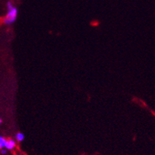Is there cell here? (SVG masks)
<instances>
[{"instance_id":"cell-1","label":"cell","mask_w":155,"mask_h":155,"mask_svg":"<svg viewBox=\"0 0 155 155\" xmlns=\"http://www.w3.org/2000/svg\"><path fill=\"white\" fill-rule=\"evenodd\" d=\"M18 16V10L15 7H13L11 10H8V14L4 19L5 24L10 25L13 22H15Z\"/></svg>"},{"instance_id":"cell-2","label":"cell","mask_w":155,"mask_h":155,"mask_svg":"<svg viewBox=\"0 0 155 155\" xmlns=\"http://www.w3.org/2000/svg\"><path fill=\"white\" fill-rule=\"evenodd\" d=\"M16 143L14 140L12 139H10V140H6V144H5V147H6L7 150H12L15 148Z\"/></svg>"},{"instance_id":"cell-3","label":"cell","mask_w":155,"mask_h":155,"mask_svg":"<svg viewBox=\"0 0 155 155\" xmlns=\"http://www.w3.org/2000/svg\"><path fill=\"white\" fill-rule=\"evenodd\" d=\"M16 139H17V140L19 141V142H21V141L24 140L25 136L22 133H18L16 135Z\"/></svg>"},{"instance_id":"cell-4","label":"cell","mask_w":155,"mask_h":155,"mask_svg":"<svg viewBox=\"0 0 155 155\" xmlns=\"http://www.w3.org/2000/svg\"><path fill=\"white\" fill-rule=\"evenodd\" d=\"M6 140L2 138V137H0V149H2L3 147H5V144H6Z\"/></svg>"},{"instance_id":"cell-5","label":"cell","mask_w":155,"mask_h":155,"mask_svg":"<svg viewBox=\"0 0 155 155\" xmlns=\"http://www.w3.org/2000/svg\"><path fill=\"white\" fill-rule=\"evenodd\" d=\"M13 7H14V6H13L12 3H11V2H8V3H7V8H8V10H11V9H12Z\"/></svg>"},{"instance_id":"cell-6","label":"cell","mask_w":155,"mask_h":155,"mask_svg":"<svg viewBox=\"0 0 155 155\" xmlns=\"http://www.w3.org/2000/svg\"><path fill=\"white\" fill-rule=\"evenodd\" d=\"M6 152H7V151H6V150L2 149V148L1 149V153H2V154H6Z\"/></svg>"},{"instance_id":"cell-7","label":"cell","mask_w":155,"mask_h":155,"mask_svg":"<svg viewBox=\"0 0 155 155\" xmlns=\"http://www.w3.org/2000/svg\"><path fill=\"white\" fill-rule=\"evenodd\" d=\"M1 123H2V120H1V119H0V124H1Z\"/></svg>"}]
</instances>
